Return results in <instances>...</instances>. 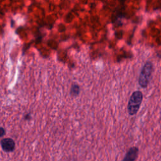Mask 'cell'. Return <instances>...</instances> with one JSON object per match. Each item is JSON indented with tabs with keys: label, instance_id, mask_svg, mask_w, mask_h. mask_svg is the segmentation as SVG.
I'll return each instance as SVG.
<instances>
[{
	"label": "cell",
	"instance_id": "cell-6",
	"mask_svg": "<svg viewBox=\"0 0 161 161\" xmlns=\"http://www.w3.org/2000/svg\"><path fill=\"white\" fill-rule=\"evenodd\" d=\"M5 133H6L5 130L4 129L3 127L1 126V127L0 128V136H1V137L5 135Z\"/></svg>",
	"mask_w": 161,
	"mask_h": 161
},
{
	"label": "cell",
	"instance_id": "cell-5",
	"mask_svg": "<svg viewBox=\"0 0 161 161\" xmlns=\"http://www.w3.org/2000/svg\"><path fill=\"white\" fill-rule=\"evenodd\" d=\"M79 92H80L79 86L76 84H73L71 88H70V95L72 96L75 97V96H77L79 95Z\"/></svg>",
	"mask_w": 161,
	"mask_h": 161
},
{
	"label": "cell",
	"instance_id": "cell-2",
	"mask_svg": "<svg viewBox=\"0 0 161 161\" xmlns=\"http://www.w3.org/2000/svg\"><path fill=\"white\" fill-rule=\"evenodd\" d=\"M153 72V64L151 62H147L142 69L140 72L138 84L142 88H146L150 82L151 75Z\"/></svg>",
	"mask_w": 161,
	"mask_h": 161
},
{
	"label": "cell",
	"instance_id": "cell-4",
	"mask_svg": "<svg viewBox=\"0 0 161 161\" xmlns=\"http://www.w3.org/2000/svg\"><path fill=\"white\" fill-rule=\"evenodd\" d=\"M138 148L136 147H131L126 152L122 161H135L138 155Z\"/></svg>",
	"mask_w": 161,
	"mask_h": 161
},
{
	"label": "cell",
	"instance_id": "cell-3",
	"mask_svg": "<svg viewBox=\"0 0 161 161\" xmlns=\"http://www.w3.org/2000/svg\"><path fill=\"white\" fill-rule=\"evenodd\" d=\"M1 146L5 152H12L15 148V142L10 138H3L1 140Z\"/></svg>",
	"mask_w": 161,
	"mask_h": 161
},
{
	"label": "cell",
	"instance_id": "cell-7",
	"mask_svg": "<svg viewBox=\"0 0 161 161\" xmlns=\"http://www.w3.org/2000/svg\"><path fill=\"white\" fill-rule=\"evenodd\" d=\"M31 118V116H30V114H27L25 116V119L28 120V119H30Z\"/></svg>",
	"mask_w": 161,
	"mask_h": 161
},
{
	"label": "cell",
	"instance_id": "cell-1",
	"mask_svg": "<svg viewBox=\"0 0 161 161\" xmlns=\"http://www.w3.org/2000/svg\"><path fill=\"white\" fill-rule=\"evenodd\" d=\"M143 100V94L140 91H136L133 92L130 96V100L128 104V112L130 116L135 115L141 106Z\"/></svg>",
	"mask_w": 161,
	"mask_h": 161
}]
</instances>
